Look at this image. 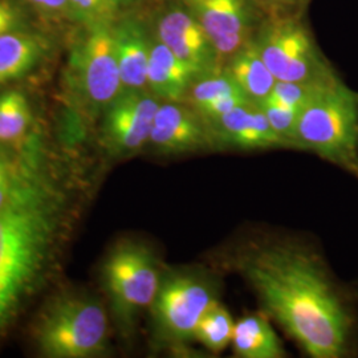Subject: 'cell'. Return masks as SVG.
Returning <instances> with one entry per match:
<instances>
[{
  "label": "cell",
  "instance_id": "cell-1",
  "mask_svg": "<svg viewBox=\"0 0 358 358\" xmlns=\"http://www.w3.org/2000/svg\"><path fill=\"white\" fill-rule=\"evenodd\" d=\"M205 263L239 276L308 357H357L358 291L308 236L247 227L210 250Z\"/></svg>",
  "mask_w": 358,
  "mask_h": 358
},
{
  "label": "cell",
  "instance_id": "cell-2",
  "mask_svg": "<svg viewBox=\"0 0 358 358\" xmlns=\"http://www.w3.org/2000/svg\"><path fill=\"white\" fill-rule=\"evenodd\" d=\"M63 226V201L40 178L0 210V334L52 268Z\"/></svg>",
  "mask_w": 358,
  "mask_h": 358
},
{
  "label": "cell",
  "instance_id": "cell-3",
  "mask_svg": "<svg viewBox=\"0 0 358 358\" xmlns=\"http://www.w3.org/2000/svg\"><path fill=\"white\" fill-rule=\"evenodd\" d=\"M223 288V273L207 263L166 267L149 310L154 345L180 357L194 356L196 327L222 301Z\"/></svg>",
  "mask_w": 358,
  "mask_h": 358
},
{
  "label": "cell",
  "instance_id": "cell-4",
  "mask_svg": "<svg viewBox=\"0 0 358 358\" xmlns=\"http://www.w3.org/2000/svg\"><path fill=\"white\" fill-rule=\"evenodd\" d=\"M166 266L150 244L125 238L109 250L101 282L120 334L130 340L142 316L150 310Z\"/></svg>",
  "mask_w": 358,
  "mask_h": 358
},
{
  "label": "cell",
  "instance_id": "cell-5",
  "mask_svg": "<svg viewBox=\"0 0 358 358\" xmlns=\"http://www.w3.org/2000/svg\"><path fill=\"white\" fill-rule=\"evenodd\" d=\"M294 150L316 154L358 179V94L341 78L300 112Z\"/></svg>",
  "mask_w": 358,
  "mask_h": 358
},
{
  "label": "cell",
  "instance_id": "cell-6",
  "mask_svg": "<svg viewBox=\"0 0 358 358\" xmlns=\"http://www.w3.org/2000/svg\"><path fill=\"white\" fill-rule=\"evenodd\" d=\"M34 340L41 356L93 358L109 353V313L97 297L62 294L40 313Z\"/></svg>",
  "mask_w": 358,
  "mask_h": 358
},
{
  "label": "cell",
  "instance_id": "cell-7",
  "mask_svg": "<svg viewBox=\"0 0 358 358\" xmlns=\"http://www.w3.org/2000/svg\"><path fill=\"white\" fill-rule=\"evenodd\" d=\"M254 41L278 81L322 84L340 78L316 44L303 13L263 17Z\"/></svg>",
  "mask_w": 358,
  "mask_h": 358
},
{
  "label": "cell",
  "instance_id": "cell-8",
  "mask_svg": "<svg viewBox=\"0 0 358 358\" xmlns=\"http://www.w3.org/2000/svg\"><path fill=\"white\" fill-rule=\"evenodd\" d=\"M113 23L81 27L69 55L68 87L78 103L92 115H101L105 108L124 90Z\"/></svg>",
  "mask_w": 358,
  "mask_h": 358
},
{
  "label": "cell",
  "instance_id": "cell-9",
  "mask_svg": "<svg viewBox=\"0 0 358 358\" xmlns=\"http://www.w3.org/2000/svg\"><path fill=\"white\" fill-rule=\"evenodd\" d=\"M161 100L149 90H122L101 113L100 142L115 159H125L148 148Z\"/></svg>",
  "mask_w": 358,
  "mask_h": 358
},
{
  "label": "cell",
  "instance_id": "cell-10",
  "mask_svg": "<svg viewBox=\"0 0 358 358\" xmlns=\"http://www.w3.org/2000/svg\"><path fill=\"white\" fill-rule=\"evenodd\" d=\"M205 28L223 64L254 36L263 19L255 0H179Z\"/></svg>",
  "mask_w": 358,
  "mask_h": 358
},
{
  "label": "cell",
  "instance_id": "cell-11",
  "mask_svg": "<svg viewBox=\"0 0 358 358\" xmlns=\"http://www.w3.org/2000/svg\"><path fill=\"white\" fill-rule=\"evenodd\" d=\"M153 34L199 76L224 68L205 28L179 0L157 13Z\"/></svg>",
  "mask_w": 358,
  "mask_h": 358
},
{
  "label": "cell",
  "instance_id": "cell-12",
  "mask_svg": "<svg viewBox=\"0 0 358 358\" xmlns=\"http://www.w3.org/2000/svg\"><path fill=\"white\" fill-rule=\"evenodd\" d=\"M148 146L161 157L217 153L208 122L183 101H162L155 117Z\"/></svg>",
  "mask_w": 358,
  "mask_h": 358
},
{
  "label": "cell",
  "instance_id": "cell-13",
  "mask_svg": "<svg viewBox=\"0 0 358 358\" xmlns=\"http://www.w3.org/2000/svg\"><path fill=\"white\" fill-rule=\"evenodd\" d=\"M217 152H259L287 149L259 105L243 103L224 115L207 121Z\"/></svg>",
  "mask_w": 358,
  "mask_h": 358
},
{
  "label": "cell",
  "instance_id": "cell-14",
  "mask_svg": "<svg viewBox=\"0 0 358 358\" xmlns=\"http://www.w3.org/2000/svg\"><path fill=\"white\" fill-rule=\"evenodd\" d=\"M115 52L124 90H148L152 34L138 16H118L113 23Z\"/></svg>",
  "mask_w": 358,
  "mask_h": 358
},
{
  "label": "cell",
  "instance_id": "cell-15",
  "mask_svg": "<svg viewBox=\"0 0 358 358\" xmlns=\"http://www.w3.org/2000/svg\"><path fill=\"white\" fill-rule=\"evenodd\" d=\"M199 77L152 34L148 66V90L161 101H185L194 80Z\"/></svg>",
  "mask_w": 358,
  "mask_h": 358
},
{
  "label": "cell",
  "instance_id": "cell-16",
  "mask_svg": "<svg viewBox=\"0 0 358 358\" xmlns=\"http://www.w3.org/2000/svg\"><path fill=\"white\" fill-rule=\"evenodd\" d=\"M183 103L190 105L206 121L217 118L234 108L251 103L226 68L196 77Z\"/></svg>",
  "mask_w": 358,
  "mask_h": 358
},
{
  "label": "cell",
  "instance_id": "cell-17",
  "mask_svg": "<svg viewBox=\"0 0 358 358\" xmlns=\"http://www.w3.org/2000/svg\"><path fill=\"white\" fill-rule=\"evenodd\" d=\"M50 50V40L29 28L0 36V85L27 76Z\"/></svg>",
  "mask_w": 358,
  "mask_h": 358
},
{
  "label": "cell",
  "instance_id": "cell-18",
  "mask_svg": "<svg viewBox=\"0 0 358 358\" xmlns=\"http://www.w3.org/2000/svg\"><path fill=\"white\" fill-rule=\"evenodd\" d=\"M232 352L238 358H285L282 340L275 332L271 319L260 310L245 313L235 321Z\"/></svg>",
  "mask_w": 358,
  "mask_h": 358
},
{
  "label": "cell",
  "instance_id": "cell-19",
  "mask_svg": "<svg viewBox=\"0 0 358 358\" xmlns=\"http://www.w3.org/2000/svg\"><path fill=\"white\" fill-rule=\"evenodd\" d=\"M224 68L244 96L256 105L268 97L278 81L257 51L254 36L231 56Z\"/></svg>",
  "mask_w": 358,
  "mask_h": 358
},
{
  "label": "cell",
  "instance_id": "cell-20",
  "mask_svg": "<svg viewBox=\"0 0 358 358\" xmlns=\"http://www.w3.org/2000/svg\"><path fill=\"white\" fill-rule=\"evenodd\" d=\"M235 320L227 307L219 301L210 308L195 331V344L211 355H219L231 346Z\"/></svg>",
  "mask_w": 358,
  "mask_h": 358
},
{
  "label": "cell",
  "instance_id": "cell-21",
  "mask_svg": "<svg viewBox=\"0 0 358 358\" xmlns=\"http://www.w3.org/2000/svg\"><path fill=\"white\" fill-rule=\"evenodd\" d=\"M32 125V110L24 93L6 90L0 93V142H19Z\"/></svg>",
  "mask_w": 358,
  "mask_h": 358
},
{
  "label": "cell",
  "instance_id": "cell-22",
  "mask_svg": "<svg viewBox=\"0 0 358 358\" xmlns=\"http://www.w3.org/2000/svg\"><path fill=\"white\" fill-rule=\"evenodd\" d=\"M340 78L334 80L332 83H322V84L276 81L273 90H272L267 99L301 112L308 103H310L320 93L321 90L332 85Z\"/></svg>",
  "mask_w": 358,
  "mask_h": 358
},
{
  "label": "cell",
  "instance_id": "cell-23",
  "mask_svg": "<svg viewBox=\"0 0 358 358\" xmlns=\"http://www.w3.org/2000/svg\"><path fill=\"white\" fill-rule=\"evenodd\" d=\"M118 13L110 0H68V19L80 27L115 22Z\"/></svg>",
  "mask_w": 358,
  "mask_h": 358
},
{
  "label": "cell",
  "instance_id": "cell-24",
  "mask_svg": "<svg viewBox=\"0 0 358 358\" xmlns=\"http://www.w3.org/2000/svg\"><path fill=\"white\" fill-rule=\"evenodd\" d=\"M257 105L262 108L264 115H267L273 131L285 143L287 149L294 150V136L300 112L282 103H275L269 99H266L263 103Z\"/></svg>",
  "mask_w": 358,
  "mask_h": 358
},
{
  "label": "cell",
  "instance_id": "cell-25",
  "mask_svg": "<svg viewBox=\"0 0 358 358\" xmlns=\"http://www.w3.org/2000/svg\"><path fill=\"white\" fill-rule=\"evenodd\" d=\"M36 178L35 174L22 170L4 157H0V210L10 205Z\"/></svg>",
  "mask_w": 358,
  "mask_h": 358
},
{
  "label": "cell",
  "instance_id": "cell-26",
  "mask_svg": "<svg viewBox=\"0 0 358 358\" xmlns=\"http://www.w3.org/2000/svg\"><path fill=\"white\" fill-rule=\"evenodd\" d=\"M27 13L17 0H0V36L28 29Z\"/></svg>",
  "mask_w": 358,
  "mask_h": 358
},
{
  "label": "cell",
  "instance_id": "cell-27",
  "mask_svg": "<svg viewBox=\"0 0 358 358\" xmlns=\"http://www.w3.org/2000/svg\"><path fill=\"white\" fill-rule=\"evenodd\" d=\"M309 0H255L263 17L303 13Z\"/></svg>",
  "mask_w": 358,
  "mask_h": 358
},
{
  "label": "cell",
  "instance_id": "cell-28",
  "mask_svg": "<svg viewBox=\"0 0 358 358\" xmlns=\"http://www.w3.org/2000/svg\"><path fill=\"white\" fill-rule=\"evenodd\" d=\"M27 6L50 20L68 19V0H23Z\"/></svg>",
  "mask_w": 358,
  "mask_h": 358
},
{
  "label": "cell",
  "instance_id": "cell-29",
  "mask_svg": "<svg viewBox=\"0 0 358 358\" xmlns=\"http://www.w3.org/2000/svg\"><path fill=\"white\" fill-rule=\"evenodd\" d=\"M134 1H137V0H110V3L113 4L115 7V10L120 13L121 10H124V8H127L129 6H131Z\"/></svg>",
  "mask_w": 358,
  "mask_h": 358
},
{
  "label": "cell",
  "instance_id": "cell-30",
  "mask_svg": "<svg viewBox=\"0 0 358 358\" xmlns=\"http://www.w3.org/2000/svg\"><path fill=\"white\" fill-rule=\"evenodd\" d=\"M355 287H356V289H357V291H358V282H357V284H356V285H355Z\"/></svg>",
  "mask_w": 358,
  "mask_h": 358
}]
</instances>
